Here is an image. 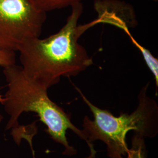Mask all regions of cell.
<instances>
[{
	"instance_id": "obj_1",
	"label": "cell",
	"mask_w": 158,
	"mask_h": 158,
	"mask_svg": "<svg viewBox=\"0 0 158 158\" xmlns=\"http://www.w3.org/2000/svg\"><path fill=\"white\" fill-rule=\"evenodd\" d=\"M71 7L66 22L57 32L45 39L27 40L18 51L24 72L48 89L58 83L61 77L77 76L93 64L78 42L86 30L85 25H78L83 6L79 2Z\"/></svg>"
},
{
	"instance_id": "obj_2",
	"label": "cell",
	"mask_w": 158,
	"mask_h": 158,
	"mask_svg": "<svg viewBox=\"0 0 158 158\" xmlns=\"http://www.w3.org/2000/svg\"><path fill=\"white\" fill-rule=\"evenodd\" d=\"M3 74L7 90L2 104L10 117L5 130L18 128L21 115L33 112L46 126V132L52 139L65 147V154L75 152L68 143L66 135L68 129L73 131L88 145L83 131L76 128L68 114L51 100L48 94V88L45 85L29 77L22 67L16 64L4 68Z\"/></svg>"
},
{
	"instance_id": "obj_3",
	"label": "cell",
	"mask_w": 158,
	"mask_h": 158,
	"mask_svg": "<svg viewBox=\"0 0 158 158\" xmlns=\"http://www.w3.org/2000/svg\"><path fill=\"white\" fill-rule=\"evenodd\" d=\"M148 83L139 94V103L133 113L121 114L118 117L113 115L109 111L102 110L93 104L79 89L75 87L83 101L93 113L94 119L85 116L83 123V132L90 148V158H94L96 151L92 142L101 140L107 146L110 158H123L126 156L128 147L125 137L130 131H135L138 135H146L148 125L153 116L157 112V106L147 95Z\"/></svg>"
},
{
	"instance_id": "obj_4",
	"label": "cell",
	"mask_w": 158,
	"mask_h": 158,
	"mask_svg": "<svg viewBox=\"0 0 158 158\" xmlns=\"http://www.w3.org/2000/svg\"><path fill=\"white\" fill-rule=\"evenodd\" d=\"M46 19L29 0H0V49L16 52L27 40L40 38Z\"/></svg>"
},
{
	"instance_id": "obj_5",
	"label": "cell",
	"mask_w": 158,
	"mask_h": 158,
	"mask_svg": "<svg viewBox=\"0 0 158 158\" xmlns=\"http://www.w3.org/2000/svg\"><path fill=\"white\" fill-rule=\"evenodd\" d=\"M94 8L98 14L89 27L98 23H107L121 29L123 31L137 25L133 6L121 0H94Z\"/></svg>"
},
{
	"instance_id": "obj_6",
	"label": "cell",
	"mask_w": 158,
	"mask_h": 158,
	"mask_svg": "<svg viewBox=\"0 0 158 158\" xmlns=\"http://www.w3.org/2000/svg\"><path fill=\"white\" fill-rule=\"evenodd\" d=\"M130 38L133 45L141 52L142 57L147 64L148 68L150 70L154 77L156 87H158V59L152 54V53L146 48L141 45L132 36L130 30H127L124 32Z\"/></svg>"
},
{
	"instance_id": "obj_7",
	"label": "cell",
	"mask_w": 158,
	"mask_h": 158,
	"mask_svg": "<svg viewBox=\"0 0 158 158\" xmlns=\"http://www.w3.org/2000/svg\"><path fill=\"white\" fill-rule=\"evenodd\" d=\"M34 6L40 11L47 13L63 9L81 2L82 0H29Z\"/></svg>"
},
{
	"instance_id": "obj_8",
	"label": "cell",
	"mask_w": 158,
	"mask_h": 158,
	"mask_svg": "<svg viewBox=\"0 0 158 158\" xmlns=\"http://www.w3.org/2000/svg\"><path fill=\"white\" fill-rule=\"evenodd\" d=\"M16 55L15 52L2 50L0 49V66L3 68L15 64ZM3 102V96L0 94V102Z\"/></svg>"
},
{
	"instance_id": "obj_9",
	"label": "cell",
	"mask_w": 158,
	"mask_h": 158,
	"mask_svg": "<svg viewBox=\"0 0 158 158\" xmlns=\"http://www.w3.org/2000/svg\"><path fill=\"white\" fill-rule=\"evenodd\" d=\"M142 141L138 138L134 139L131 149H128L127 158H145L143 148Z\"/></svg>"
},
{
	"instance_id": "obj_10",
	"label": "cell",
	"mask_w": 158,
	"mask_h": 158,
	"mask_svg": "<svg viewBox=\"0 0 158 158\" xmlns=\"http://www.w3.org/2000/svg\"><path fill=\"white\" fill-rule=\"evenodd\" d=\"M2 119H3V116L2 115V114H0V124H1V123L2 122Z\"/></svg>"
},
{
	"instance_id": "obj_11",
	"label": "cell",
	"mask_w": 158,
	"mask_h": 158,
	"mask_svg": "<svg viewBox=\"0 0 158 158\" xmlns=\"http://www.w3.org/2000/svg\"><path fill=\"white\" fill-rule=\"evenodd\" d=\"M152 1H155V2H157L158 0H152Z\"/></svg>"
}]
</instances>
